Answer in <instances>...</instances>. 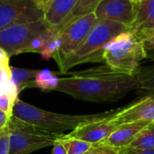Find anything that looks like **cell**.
I'll list each match as a JSON object with an SVG mask.
<instances>
[{"label":"cell","instance_id":"obj_29","mask_svg":"<svg viewBox=\"0 0 154 154\" xmlns=\"http://www.w3.org/2000/svg\"><path fill=\"white\" fill-rule=\"evenodd\" d=\"M63 136V135H62ZM52 154H68L64 144L60 141V139L53 144Z\"/></svg>","mask_w":154,"mask_h":154},{"label":"cell","instance_id":"obj_8","mask_svg":"<svg viewBox=\"0 0 154 154\" xmlns=\"http://www.w3.org/2000/svg\"><path fill=\"white\" fill-rule=\"evenodd\" d=\"M43 20L34 0H0V30L19 23Z\"/></svg>","mask_w":154,"mask_h":154},{"label":"cell","instance_id":"obj_27","mask_svg":"<svg viewBox=\"0 0 154 154\" xmlns=\"http://www.w3.org/2000/svg\"><path fill=\"white\" fill-rule=\"evenodd\" d=\"M11 81V67L9 65L0 66V83Z\"/></svg>","mask_w":154,"mask_h":154},{"label":"cell","instance_id":"obj_17","mask_svg":"<svg viewBox=\"0 0 154 154\" xmlns=\"http://www.w3.org/2000/svg\"><path fill=\"white\" fill-rule=\"evenodd\" d=\"M59 79L57 73L48 69H42L38 72L36 77L30 81L29 88H38L43 91L55 90L59 83Z\"/></svg>","mask_w":154,"mask_h":154},{"label":"cell","instance_id":"obj_32","mask_svg":"<svg viewBox=\"0 0 154 154\" xmlns=\"http://www.w3.org/2000/svg\"><path fill=\"white\" fill-rule=\"evenodd\" d=\"M111 154H123V153H121V152H118V151H115V150H114V151L111 152Z\"/></svg>","mask_w":154,"mask_h":154},{"label":"cell","instance_id":"obj_1","mask_svg":"<svg viewBox=\"0 0 154 154\" xmlns=\"http://www.w3.org/2000/svg\"><path fill=\"white\" fill-rule=\"evenodd\" d=\"M64 74L69 76L59 79L55 91L83 101L115 102L136 90L132 74L115 69L106 64Z\"/></svg>","mask_w":154,"mask_h":154},{"label":"cell","instance_id":"obj_9","mask_svg":"<svg viewBox=\"0 0 154 154\" xmlns=\"http://www.w3.org/2000/svg\"><path fill=\"white\" fill-rule=\"evenodd\" d=\"M117 110H111L105 116L79 125L66 136L86 141L92 144L102 143L119 126L114 119Z\"/></svg>","mask_w":154,"mask_h":154},{"label":"cell","instance_id":"obj_13","mask_svg":"<svg viewBox=\"0 0 154 154\" xmlns=\"http://www.w3.org/2000/svg\"><path fill=\"white\" fill-rule=\"evenodd\" d=\"M131 32L143 40L154 32V0H142L137 5V13Z\"/></svg>","mask_w":154,"mask_h":154},{"label":"cell","instance_id":"obj_31","mask_svg":"<svg viewBox=\"0 0 154 154\" xmlns=\"http://www.w3.org/2000/svg\"><path fill=\"white\" fill-rule=\"evenodd\" d=\"M34 1H35V3L37 4V5L43 11L44 7L47 5V4H48L51 0H34Z\"/></svg>","mask_w":154,"mask_h":154},{"label":"cell","instance_id":"obj_33","mask_svg":"<svg viewBox=\"0 0 154 154\" xmlns=\"http://www.w3.org/2000/svg\"><path fill=\"white\" fill-rule=\"evenodd\" d=\"M132 1H133V2H134V4H136V5H138V4H139V3H140V2H141L142 0H132Z\"/></svg>","mask_w":154,"mask_h":154},{"label":"cell","instance_id":"obj_14","mask_svg":"<svg viewBox=\"0 0 154 154\" xmlns=\"http://www.w3.org/2000/svg\"><path fill=\"white\" fill-rule=\"evenodd\" d=\"M79 0H51L43 9V21L49 28L58 30Z\"/></svg>","mask_w":154,"mask_h":154},{"label":"cell","instance_id":"obj_2","mask_svg":"<svg viewBox=\"0 0 154 154\" xmlns=\"http://www.w3.org/2000/svg\"><path fill=\"white\" fill-rule=\"evenodd\" d=\"M129 31L131 28L123 23L97 20L82 44L73 53L57 62L60 73L64 74L71 68L80 64L104 62L106 44L119 33Z\"/></svg>","mask_w":154,"mask_h":154},{"label":"cell","instance_id":"obj_22","mask_svg":"<svg viewBox=\"0 0 154 154\" xmlns=\"http://www.w3.org/2000/svg\"><path fill=\"white\" fill-rule=\"evenodd\" d=\"M19 93L14 90L11 92L3 93L0 95V110L4 111L7 115L13 116V108Z\"/></svg>","mask_w":154,"mask_h":154},{"label":"cell","instance_id":"obj_25","mask_svg":"<svg viewBox=\"0 0 154 154\" xmlns=\"http://www.w3.org/2000/svg\"><path fill=\"white\" fill-rule=\"evenodd\" d=\"M123 154H154L153 149H143L135 147H126L125 149L118 150Z\"/></svg>","mask_w":154,"mask_h":154},{"label":"cell","instance_id":"obj_3","mask_svg":"<svg viewBox=\"0 0 154 154\" xmlns=\"http://www.w3.org/2000/svg\"><path fill=\"white\" fill-rule=\"evenodd\" d=\"M109 112L93 115L58 114L41 109L19 98L16 99L13 108V116L14 117L57 134H63L66 131H72L79 125L105 116Z\"/></svg>","mask_w":154,"mask_h":154},{"label":"cell","instance_id":"obj_7","mask_svg":"<svg viewBox=\"0 0 154 154\" xmlns=\"http://www.w3.org/2000/svg\"><path fill=\"white\" fill-rule=\"evenodd\" d=\"M97 21V19L93 12L76 19L58 31L60 47L59 52L53 57L56 62L73 53L82 44Z\"/></svg>","mask_w":154,"mask_h":154},{"label":"cell","instance_id":"obj_6","mask_svg":"<svg viewBox=\"0 0 154 154\" xmlns=\"http://www.w3.org/2000/svg\"><path fill=\"white\" fill-rule=\"evenodd\" d=\"M48 26L43 20L19 23L0 30V48L9 56L18 55L35 36L42 33Z\"/></svg>","mask_w":154,"mask_h":154},{"label":"cell","instance_id":"obj_4","mask_svg":"<svg viewBox=\"0 0 154 154\" xmlns=\"http://www.w3.org/2000/svg\"><path fill=\"white\" fill-rule=\"evenodd\" d=\"M144 59L146 54L143 41L131 31L114 37L106 44L104 51V62L107 66L132 75Z\"/></svg>","mask_w":154,"mask_h":154},{"label":"cell","instance_id":"obj_24","mask_svg":"<svg viewBox=\"0 0 154 154\" xmlns=\"http://www.w3.org/2000/svg\"><path fill=\"white\" fill-rule=\"evenodd\" d=\"M9 130L8 125L6 128L0 132V154H9Z\"/></svg>","mask_w":154,"mask_h":154},{"label":"cell","instance_id":"obj_23","mask_svg":"<svg viewBox=\"0 0 154 154\" xmlns=\"http://www.w3.org/2000/svg\"><path fill=\"white\" fill-rule=\"evenodd\" d=\"M146 59H149L154 61V32L143 38V40Z\"/></svg>","mask_w":154,"mask_h":154},{"label":"cell","instance_id":"obj_5","mask_svg":"<svg viewBox=\"0 0 154 154\" xmlns=\"http://www.w3.org/2000/svg\"><path fill=\"white\" fill-rule=\"evenodd\" d=\"M9 154H30L35 151L53 146L64 134L50 133L23 122L14 116L8 124Z\"/></svg>","mask_w":154,"mask_h":154},{"label":"cell","instance_id":"obj_11","mask_svg":"<svg viewBox=\"0 0 154 154\" xmlns=\"http://www.w3.org/2000/svg\"><path fill=\"white\" fill-rule=\"evenodd\" d=\"M114 119L118 125L136 121H154V95H148L125 108H119Z\"/></svg>","mask_w":154,"mask_h":154},{"label":"cell","instance_id":"obj_18","mask_svg":"<svg viewBox=\"0 0 154 154\" xmlns=\"http://www.w3.org/2000/svg\"><path fill=\"white\" fill-rule=\"evenodd\" d=\"M100 1L101 0H79L77 5H75L74 9L67 16V18L62 22L60 26L58 28L57 32L63 29L69 23L75 21L76 19H78V18H79V17H81L83 15H86L88 14L93 13Z\"/></svg>","mask_w":154,"mask_h":154},{"label":"cell","instance_id":"obj_26","mask_svg":"<svg viewBox=\"0 0 154 154\" xmlns=\"http://www.w3.org/2000/svg\"><path fill=\"white\" fill-rule=\"evenodd\" d=\"M114 150L100 144H93V146L85 154H111Z\"/></svg>","mask_w":154,"mask_h":154},{"label":"cell","instance_id":"obj_28","mask_svg":"<svg viewBox=\"0 0 154 154\" xmlns=\"http://www.w3.org/2000/svg\"><path fill=\"white\" fill-rule=\"evenodd\" d=\"M11 117H12L11 116L7 115L4 111L0 110V132L7 127Z\"/></svg>","mask_w":154,"mask_h":154},{"label":"cell","instance_id":"obj_10","mask_svg":"<svg viewBox=\"0 0 154 154\" xmlns=\"http://www.w3.org/2000/svg\"><path fill=\"white\" fill-rule=\"evenodd\" d=\"M137 13V5L132 0H101L94 14L97 20H107L132 27Z\"/></svg>","mask_w":154,"mask_h":154},{"label":"cell","instance_id":"obj_12","mask_svg":"<svg viewBox=\"0 0 154 154\" xmlns=\"http://www.w3.org/2000/svg\"><path fill=\"white\" fill-rule=\"evenodd\" d=\"M151 121H136L120 125L105 141L100 143L105 147L118 151L129 147L139 134L150 124Z\"/></svg>","mask_w":154,"mask_h":154},{"label":"cell","instance_id":"obj_21","mask_svg":"<svg viewBox=\"0 0 154 154\" xmlns=\"http://www.w3.org/2000/svg\"><path fill=\"white\" fill-rule=\"evenodd\" d=\"M60 141L64 144L68 154H85L93 146L90 143L76 138H69L66 134H63Z\"/></svg>","mask_w":154,"mask_h":154},{"label":"cell","instance_id":"obj_20","mask_svg":"<svg viewBox=\"0 0 154 154\" xmlns=\"http://www.w3.org/2000/svg\"><path fill=\"white\" fill-rule=\"evenodd\" d=\"M129 147L153 149L154 150V121L150 123L135 138Z\"/></svg>","mask_w":154,"mask_h":154},{"label":"cell","instance_id":"obj_15","mask_svg":"<svg viewBox=\"0 0 154 154\" xmlns=\"http://www.w3.org/2000/svg\"><path fill=\"white\" fill-rule=\"evenodd\" d=\"M133 76L139 94L154 95V65L140 66Z\"/></svg>","mask_w":154,"mask_h":154},{"label":"cell","instance_id":"obj_30","mask_svg":"<svg viewBox=\"0 0 154 154\" xmlns=\"http://www.w3.org/2000/svg\"><path fill=\"white\" fill-rule=\"evenodd\" d=\"M9 54L3 48H0V66L9 65Z\"/></svg>","mask_w":154,"mask_h":154},{"label":"cell","instance_id":"obj_19","mask_svg":"<svg viewBox=\"0 0 154 154\" xmlns=\"http://www.w3.org/2000/svg\"><path fill=\"white\" fill-rule=\"evenodd\" d=\"M39 71L40 70L37 69L11 67V80L15 86L18 93H20L24 88H29L30 81L36 77Z\"/></svg>","mask_w":154,"mask_h":154},{"label":"cell","instance_id":"obj_16","mask_svg":"<svg viewBox=\"0 0 154 154\" xmlns=\"http://www.w3.org/2000/svg\"><path fill=\"white\" fill-rule=\"evenodd\" d=\"M57 34L58 32L56 30L47 27L42 33L32 38L30 42L20 51L19 54L25 52L41 53L48 46V44L57 36Z\"/></svg>","mask_w":154,"mask_h":154}]
</instances>
